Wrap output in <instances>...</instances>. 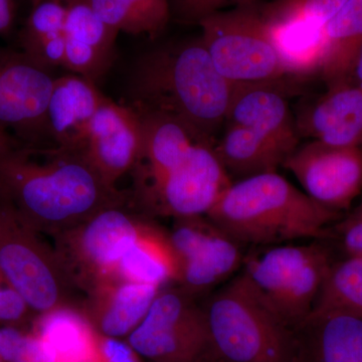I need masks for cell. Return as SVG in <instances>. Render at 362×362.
<instances>
[{"label": "cell", "instance_id": "2e32d148", "mask_svg": "<svg viewBox=\"0 0 362 362\" xmlns=\"http://www.w3.org/2000/svg\"><path fill=\"white\" fill-rule=\"evenodd\" d=\"M226 123L263 136L288 157L299 143L295 119L281 83L233 85Z\"/></svg>", "mask_w": 362, "mask_h": 362}, {"label": "cell", "instance_id": "5bb4252c", "mask_svg": "<svg viewBox=\"0 0 362 362\" xmlns=\"http://www.w3.org/2000/svg\"><path fill=\"white\" fill-rule=\"evenodd\" d=\"M141 141V122L134 109L105 97L90 120L82 152L106 182L116 187L119 178L134 168Z\"/></svg>", "mask_w": 362, "mask_h": 362}, {"label": "cell", "instance_id": "52a82bcc", "mask_svg": "<svg viewBox=\"0 0 362 362\" xmlns=\"http://www.w3.org/2000/svg\"><path fill=\"white\" fill-rule=\"evenodd\" d=\"M197 25L214 66L230 84L281 83L290 76L252 4L211 14Z\"/></svg>", "mask_w": 362, "mask_h": 362}, {"label": "cell", "instance_id": "b9f144b4", "mask_svg": "<svg viewBox=\"0 0 362 362\" xmlns=\"http://www.w3.org/2000/svg\"><path fill=\"white\" fill-rule=\"evenodd\" d=\"M0 362H2V361H1V359H0Z\"/></svg>", "mask_w": 362, "mask_h": 362}, {"label": "cell", "instance_id": "d4e9b609", "mask_svg": "<svg viewBox=\"0 0 362 362\" xmlns=\"http://www.w3.org/2000/svg\"><path fill=\"white\" fill-rule=\"evenodd\" d=\"M323 30L325 54L319 74L328 87L349 78L362 42V0H347Z\"/></svg>", "mask_w": 362, "mask_h": 362}, {"label": "cell", "instance_id": "8fae6325", "mask_svg": "<svg viewBox=\"0 0 362 362\" xmlns=\"http://www.w3.org/2000/svg\"><path fill=\"white\" fill-rule=\"evenodd\" d=\"M232 183L214 147L194 143L140 206L175 218L206 216Z\"/></svg>", "mask_w": 362, "mask_h": 362}, {"label": "cell", "instance_id": "ac0fdd59", "mask_svg": "<svg viewBox=\"0 0 362 362\" xmlns=\"http://www.w3.org/2000/svg\"><path fill=\"white\" fill-rule=\"evenodd\" d=\"M64 1L66 7L64 66L95 83L111 65L119 32L95 13L89 0Z\"/></svg>", "mask_w": 362, "mask_h": 362}, {"label": "cell", "instance_id": "8992f818", "mask_svg": "<svg viewBox=\"0 0 362 362\" xmlns=\"http://www.w3.org/2000/svg\"><path fill=\"white\" fill-rule=\"evenodd\" d=\"M0 277L42 314L71 308L73 282L56 250L0 202Z\"/></svg>", "mask_w": 362, "mask_h": 362}, {"label": "cell", "instance_id": "d6986e66", "mask_svg": "<svg viewBox=\"0 0 362 362\" xmlns=\"http://www.w3.org/2000/svg\"><path fill=\"white\" fill-rule=\"evenodd\" d=\"M294 331L296 362H362V316L312 313Z\"/></svg>", "mask_w": 362, "mask_h": 362}, {"label": "cell", "instance_id": "9a60e30c", "mask_svg": "<svg viewBox=\"0 0 362 362\" xmlns=\"http://www.w3.org/2000/svg\"><path fill=\"white\" fill-rule=\"evenodd\" d=\"M295 124L299 137L362 148V88L349 81L328 86L321 96L301 107Z\"/></svg>", "mask_w": 362, "mask_h": 362}, {"label": "cell", "instance_id": "4fadbf2b", "mask_svg": "<svg viewBox=\"0 0 362 362\" xmlns=\"http://www.w3.org/2000/svg\"><path fill=\"white\" fill-rule=\"evenodd\" d=\"M305 194L341 213L362 192V148L314 141L298 146L284 163Z\"/></svg>", "mask_w": 362, "mask_h": 362}, {"label": "cell", "instance_id": "4316f807", "mask_svg": "<svg viewBox=\"0 0 362 362\" xmlns=\"http://www.w3.org/2000/svg\"><path fill=\"white\" fill-rule=\"evenodd\" d=\"M265 23L272 42L290 76H309L320 71L325 54L324 26Z\"/></svg>", "mask_w": 362, "mask_h": 362}, {"label": "cell", "instance_id": "f35d334b", "mask_svg": "<svg viewBox=\"0 0 362 362\" xmlns=\"http://www.w3.org/2000/svg\"><path fill=\"white\" fill-rule=\"evenodd\" d=\"M20 146V143L13 137L11 133L0 128V158Z\"/></svg>", "mask_w": 362, "mask_h": 362}, {"label": "cell", "instance_id": "ba28073f", "mask_svg": "<svg viewBox=\"0 0 362 362\" xmlns=\"http://www.w3.org/2000/svg\"><path fill=\"white\" fill-rule=\"evenodd\" d=\"M127 202L102 209L85 223L56 235V252L73 282L94 291L115 278L116 267L148 228Z\"/></svg>", "mask_w": 362, "mask_h": 362}, {"label": "cell", "instance_id": "9c48e42d", "mask_svg": "<svg viewBox=\"0 0 362 362\" xmlns=\"http://www.w3.org/2000/svg\"><path fill=\"white\" fill-rule=\"evenodd\" d=\"M181 289L159 291L128 344L156 362H197L209 349V331L202 305Z\"/></svg>", "mask_w": 362, "mask_h": 362}, {"label": "cell", "instance_id": "d590c367", "mask_svg": "<svg viewBox=\"0 0 362 362\" xmlns=\"http://www.w3.org/2000/svg\"><path fill=\"white\" fill-rule=\"evenodd\" d=\"M25 335L26 333L16 328V326L6 325L0 328V359L2 362H13Z\"/></svg>", "mask_w": 362, "mask_h": 362}, {"label": "cell", "instance_id": "7c38bea8", "mask_svg": "<svg viewBox=\"0 0 362 362\" xmlns=\"http://www.w3.org/2000/svg\"><path fill=\"white\" fill-rule=\"evenodd\" d=\"M54 80L23 52L0 47V128L30 143L49 137L47 111Z\"/></svg>", "mask_w": 362, "mask_h": 362}, {"label": "cell", "instance_id": "8d00e7d4", "mask_svg": "<svg viewBox=\"0 0 362 362\" xmlns=\"http://www.w3.org/2000/svg\"><path fill=\"white\" fill-rule=\"evenodd\" d=\"M16 21V6L13 0H0V35L13 32Z\"/></svg>", "mask_w": 362, "mask_h": 362}, {"label": "cell", "instance_id": "277c9868", "mask_svg": "<svg viewBox=\"0 0 362 362\" xmlns=\"http://www.w3.org/2000/svg\"><path fill=\"white\" fill-rule=\"evenodd\" d=\"M202 306L207 352L221 362H296L294 328L272 310L243 272Z\"/></svg>", "mask_w": 362, "mask_h": 362}, {"label": "cell", "instance_id": "4dcf8cb0", "mask_svg": "<svg viewBox=\"0 0 362 362\" xmlns=\"http://www.w3.org/2000/svg\"><path fill=\"white\" fill-rule=\"evenodd\" d=\"M254 0H171V14L183 23H199L211 14L233 4L250 6Z\"/></svg>", "mask_w": 362, "mask_h": 362}, {"label": "cell", "instance_id": "484cf974", "mask_svg": "<svg viewBox=\"0 0 362 362\" xmlns=\"http://www.w3.org/2000/svg\"><path fill=\"white\" fill-rule=\"evenodd\" d=\"M176 274L177 266L168 235L148 226L119 261L115 278L161 287L175 280Z\"/></svg>", "mask_w": 362, "mask_h": 362}, {"label": "cell", "instance_id": "f546056e", "mask_svg": "<svg viewBox=\"0 0 362 362\" xmlns=\"http://www.w3.org/2000/svg\"><path fill=\"white\" fill-rule=\"evenodd\" d=\"M347 0H273L259 9L267 23H304L323 28Z\"/></svg>", "mask_w": 362, "mask_h": 362}, {"label": "cell", "instance_id": "74e56055", "mask_svg": "<svg viewBox=\"0 0 362 362\" xmlns=\"http://www.w3.org/2000/svg\"><path fill=\"white\" fill-rule=\"evenodd\" d=\"M347 81L362 88V42L356 52L354 63H352Z\"/></svg>", "mask_w": 362, "mask_h": 362}, {"label": "cell", "instance_id": "6da1fadb", "mask_svg": "<svg viewBox=\"0 0 362 362\" xmlns=\"http://www.w3.org/2000/svg\"><path fill=\"white\" fill-rule=\"evenodd\" d=\"M42 152V161L21 146L0 158V202L35 232L56 237L128 201L82 151L54 146Z\"/></svg>", "mask_w": 362, "mask_h": 362}, {"label": "cell", "instance_id": "83f0119b", "mask_svg": "<svg viewBox=\"0 0 362 362\" xmlns=\"http://www.w3.org/2000/svg\"><path fill=\"white\" fill-rule=\"evenodd\" d=\"M95 13L117 32L154 37L170 20V0H89Z\"/></svg>", "mask_w": 362, "mask_h": 362}, {"label": "cell", "instance_id": "30bf717a", "mask_svg": "<svg viewBox=\"0 0 362 362\" xmlns=\"http://www.w3.org/2000/svg\"><path fill=\"white\" fill-rule=\"evenodd\" d=\"M168 239L177 266L175 281L192 296L228 280L244 263L242 245L206 216L176 218Z\"/></svg>", "mask_w": 362, "mask_h": 362}, {"label": "cell", "instance_id": "d6a6232c", "mask_svg": "<svg viewBox=\"0 0 362 362\" xmlns=\"http://www.w3.org/2000/svg\"><path fill=\"white\" fill-rule=\"evenodd\" d=\"M30 310L25 300L16 290L6 286L0 292V322L7 325L20 323Z\"/></svg>", "mask_w": 362, "mask_h": 362}, {"label": "cell", "instance_id": "ab89813d", "mask_svg": "<svg viewBox=\"0 0 362 362\" xmlns=\"http://www.w3.org/2000/svg\"><path fill=\"white\" fill-rule=\"evenodd\" d=\"M7 286L6 283H4V281L2 280V278L0 277V292H1V290L4 289V287Z\"/></svg>", "mask_w": 362, "mask_h": 362}, {"label": "cell", "instance_id": "836d02e7", "mask_svg": "<svg viewBox=\"0 0 362 362\" xmlns=\"http://www.w3.org/2000/svg\"><path fill=\"white\" fill-rule=\"evenodd\" d=\"M13 362H56L54 354L35 333L26 334Z\"/></svg>", "mask_w": 362, "mask_h": 362}, {"label": "cell", "instance_id": "603a6c76", "mask_svg": "<svg viewBox=\"0 0 362 362\" xmlns=\"http://www.w3.org/2000/svg\"><path fill=\"white\" fill-rule=\"evenodd\" d=\"M214 149L228 175L240 180L277 173L288 159L282 150L263 136L235 124H226Z\"/></svg>", "mask_w": 362, "mask_h": 362}, {"label": "cell", "instance_id": "5b68a950", "mask_svg": "<svg viewBox=\"0 0 362 362\" xmlns=\"http://www.w3.org/2000/svg\"><path fill=\"white\" fill-rule=\"evenodd\" d=\"M333 263L322 242L283 244L246 255L242 272L272 310L295 328L313 311Z\"/></svg>", "mask_w": 362, "mask_h": 362}, {"label": "cell", "instance_id": "f1b7e54d", "mask_svg": "<svg viewBox=\"0 0 362 362\" xmlns=\"http://www.w3.org/2000/svg\"><path fill=\"white\" fill-rule=\"evenodd\" d=\"M323 312L362 316V256H347L332 264L312 313Z\"/></svg>", "mask_w": 362, "mask_h": 362}, {"label": "cell", "instance_id": "e0dca14e", "mask_svg": "<svg viewBox=\"0 0 362 362\" xmlns=\"http://www.w3.org/2000/svg\"><path fill=\"white\" fill-rule=\"evenodd\" d=\"M135 112L141 122L142 141L139 156L131 171L134 177L135 201L140 206L197 142L173 117L159 112Z\"/></svg>", "mask_w": 362, "mask_h": 362}, {"label": "cell", "instance_id": "60d3db41", "mask_svg": "<svg viewBox=\"0 0 362 362\" xmlns=\"http://www.w3.org/2000/svg\"><path fill=\"white\" fill-rule=\"evenodd\" d=\"M40 1H42V0H30V4H32V6H35V4H39Z\"/></svg>", "mask_w": 362, "mask_h": 362}, {"label": "cell", "instance_id": "1f68e13d", "mask_svg": "<svg viewBox=\"0 0 362 362\" xmlns=\"http://www.w3.org/2000/svg\"><path fill=\"white\" fill-rule=\"evenodd\" d=\"M334 230L346 256H362V199Z\"/></svg>", "mask_w": 362, "mask_h": 362}, {"label": "cell", "instance_id": "7a4b0ae2", "mask_svg": "<svg viewBox=\"0 0 362 362\" xmlns=\"http://www.w3.org/2000/svg\"><path fill=\"white\" fill-rule=\"evenodd\" d=\"M233 85L218 73L202 39L147 52L129 85L135 110L159 112L182 124L201 144L216 145Z\"/></svg>", "mask_w": 362, "mask_h": 362}, {"label": "cell", "instance_id": "44dd1931", "mask_svg": "<svg viewBox=\"0 0 362 362\" xmlns=\"http://www.w3.org/2000/svg\"><path fill=\"white\" fill-rule=\"evenodd\" d=\"M159 289L156 285L113 279L90 293L89 322L102 337L118 338L130 334L146 315Z\"/></svg>", "mask_w": 362, "mask_h": 362}, {"label": "cell", "instance_id": "7402d4cb", "mask_svg": "<svg viewBox=\"0 0 362 362\" xmlns=\"http://www.w3.org/2000/svg\"><path fill=\"white\" fill-rule=\"evenodd\" d=\"M35 333L52 350L56 362H104L96 331L74 309L42 314Z\"/></svg>", "mask_w": 362, "mask_h": 362}, {"label": "cell", "instance_id": "cb8c5ba5", "mask_svg": "<svg viewBox=\"0 0 362 362\" xmlns=\"http://www.w3.org/2000/svg\"><path fill=\"white\" fill-rule=\"evenodd\" d=\"M66 16L64 0H42L32 6L20 33L21 52L49 71L65 63Z\"/></svg>", "mask_w": 362, "mask_h": 362}, {"label": "cell", "instance_id": "ffe728a7", "mask_svg": "<svg viewBox=\"0 0 362 362\" xmlns=\"http://www.w3.org/2000/svg\"><path fill=\"white\" fill-rule=\"evenodd\" d=\"M105 96L78 75L57 78L47 111V135L56 147L82 151L90 120Z\"/></svg>", "mask_w": 362, "mask_h": 362}, {"label": "cell", "instance_id": "3957f363", "mask_svg": "<svg viewBox=\"0 0 362 362\" xmlns=\"http://www.w3.org/2000/svg\"><path fill=\"white\" fill-rule=\"evenodd\" d=\"M206 216L242 246L270 247L325 239L341 213L269 173L233 182Z\"/></svg>", "mask_w": 362, "mask_h": 362}, {"label": "cell", "instance_id": "e575fe53", "mask_svg": "<svg viewBox=\"0 0 362 362\" xmlns=\"http://www.w3.org/2000/svg\"><path fill=\"white\" fill-rule=\"evenodd\" d=\"M99 343L104 362H137L134 350L118 338L101 337Z\"/></svg>", "mask_w": 362, "mask_h": 362}]
</instances>
